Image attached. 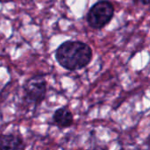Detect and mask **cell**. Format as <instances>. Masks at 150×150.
I'll return each mask as SVG.
<instances>
[{"instance_id": "cell-3", "label": "cell", "mask_w": 150, "mask_h": 150, "mask_svg": "<svg viewBox=\"0 0 150 150\" xmlns=\"http://www.w3.org/2000/svg\"><path fill=\"white\" fill-rule=\"evenodd\" d=\"M24 101L28 105L37 106L46 98L47 83L43 75H37L28 79L23 85Z\"/></svg>"}, {"instance_id": "cell-1", "label": "cell", "mask_w": 150, "mask_h": 150, "mask_svg": "<svg viewBox=\"0 0 150 150\" xmlns=\"http://www.w3.org/2000/svg\"><path fill=\"white\" fill-rule=\"evenodd\" d=\"M91 47L79 40H67L62 43L55 51V59L61 67L69 71L80 70L92 60Z\"/></svg>"}, {"instance_id": "cell-5", "label": "cell", "mask_w": 150, "mask_h": 150, "mask_svg": "<svg viewBox=\"0 0 150 150\" xmlns=\"http://www.w3.org/2000/svg\"><path fill=\"white\" fill-rule=\"evenodd\" d=\"M73 122H74L73 113L66 106L58 108L53 115V123L59 128L69 127L73 125Z\"/></svg>"}, {"instance_id": "cell-2", "label": "cell", "mask_w": 150, "mask_h": 150, "mask_svg": "<svg viewBox=\"0 0 150 150\" xmlns=\"http://www.w3.org/2000/svg\"><path fill=\"white\" fill-rule=\"evenodd\" d=\"M114 16V6L108 0L97 2L89 10L86 20L89 25L94 29H102Z\"/></svg>"}, {"instance_id": "cell-4", "label": "cell", "mask_w": 150, "mask_h": 150, "mask_svg": "<svg viewBox=\"0 0 150 150\" xmlns=\"http://www.w3.org/2000/svg\"><path fill=\"white\" fill-rule=\"evenodd\" d=\"M24 140L15 134H0V150H25Z\"/></svg>"}, {"instance_id": "cell-6", "label": "cell", "mask_w": 150, "mask_h": 150, "mask_svg": "<svg viewBox=\"0 0 150 150\" xmlns=\"http://www.w3.org/2000/svg\"><path fill=\"white\" fill-rule=\"evenodd\" d=\"M136 3H141L143 5H149V4L150 0H134Z\"/></svg>"}]
</instances>
